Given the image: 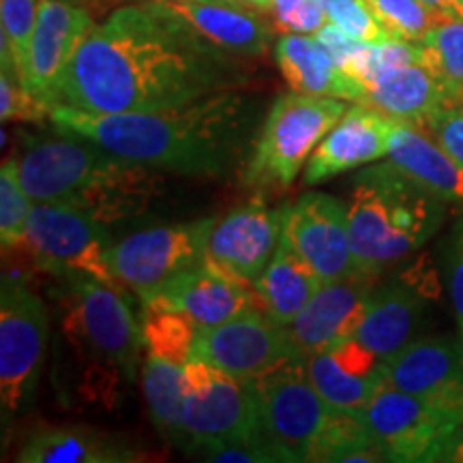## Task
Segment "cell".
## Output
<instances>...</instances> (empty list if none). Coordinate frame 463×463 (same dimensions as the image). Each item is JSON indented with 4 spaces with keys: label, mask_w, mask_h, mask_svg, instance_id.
Listing matches in <instances>:
<instances>
[{
    "label": "cell",
    "mask_w": 463,
    "mask_h": 463,
    "mask_svg": "<svg viewBox=\"0 0 463 463\" xmlns=\"http://www.w3.org/2000/svg\"><path fill=\"white\" fill-rule=\"evenodd\" d=\"M241 82L232 56L208 48L157 0H148L118 7L89 28L62 73L58 103L90 114L155 112Z\"/></svg>",
    "instance_id": "obj_1"
},
{
    "label": "cell",
    "mask_w": 463,
    "mask_h": 463,
    "mask_svg": "<svg viewBox=\"0 0 463 463\" xmlns=\"http://www.w3.org/2000/svg\"><path fill=\"white\" fill-rule=\"evenodd\" d=\"M50 120L61 136L84 137L150 170L223 176L245 159L253 114L245 97L225 90L155 112L90 114L58 103Z\"/></svg>",
    "instance_id": "obj_2"
},
{
    "label": "cell",
    "mask_w": 463,
    "mask_h": 463,
    "mask_svg": "<svg viewBox=\"0 0 463 463\" xmlns=\"http://www.w3.org/2000/svg\"><path fill=\"white\" fill-rule=\"evenodd\" d=\"M17 161L22 187L34 202L73 206L106 228L140 215L157 195L150 167L84 137L33 142Z\"/></svg>",
    "instance_id": "obj_3"
},
{
    "label": "cell",
    "mask_w": 463,
    "mask_h": 463,
    "mask_svg": "<svg viewBox=\"0 0 463 463\" xmlns=\"http://www.w3.org/2000/svg\"><path fill=\"white\" fill-rule=\"evenodd\" d=\"M442 202L392 161L369 164L354 178L347 204L352 249L358 270L382 275L420 249L439 230Z\"/></svg>",
    "instance_id": "obj_4"
},
{
    "label": "cell",
    "mask_w": 463,
    "mask_h": 463,
    "mask_svg": "<svg viewBox=\"0 0 463 463\" xmlns=\"http://www.w3.org/2000/svg\"><path fill=\"white\" fill-rule=\"evenodd\" d=\"M345 109L344 99L335 97L281 95L253 140L242 183L256 191L289 187Z\"/></svg>",
    "instance_id": "obj_5"
},
{
    "label": "cell",
    "mask_w": 463,
    "mask_h": 463,
    "mask_svg": "<svg viewBox=\"0 0 463 463\" xmlns=\"http://www.w3.org/2000/svg\"><path fill=\"white\" fill-rule=\"evenodd\" d=\"M65 281L62 328L75 352L109 378L125 375L131 382L144 350L142 322L133 316L120 286L92 277H69Z\"/></svg>",
    "instance_id": "obj_6"
},
{
    "label": "cell",
    "mask_w": 463,
    "mask_h": 463,
    "mask_svg": "<svg viewBox=\"0 0 463 463\" xmlns=\"http://www.w3.org/2000/svg\"><path fill=\"white\" fill-rule=\"evenodd\" d=\"M48 311L22 279L3 275L0 286V402L3 430L31 410L48 345Z\"/></svg>",
    "instance_id": "obj_7"
},
{
    "label": "cell",
    "mask_w": 463,
    "mask_h": 463,
    "mask_svg": "<svg viewBox=\"0 0 463 463\" xmlns=\"http://www.w3.org/2000/svg\"><path fill=\"white\" fill-rule=\"evenodd\" d=\"M183 425L187 453L215 439L264 442L253 382L234 378L200 356L184 364Z\"/></svg>",
    "instance_id": "obj_8"
},
{
    "label": "cell",
    "mask_w": 463,
    "mask_h": 463,
    "mask_svg": "<svg viewBox=\"0 0 463 463\" xmlns=\"http://www.w3.org/2000/svg\"><path fill=\"white\" fill-rule=\"evenodd\" d=\"M258 391L260 430L277 461L307 463L328 414L305 363L286 361L251 380Z\"/></svg>",
    "instance_id": "obj_9"
},
{
    "label": "cell",
    "mask_w": 463,
    "mask_h": 463,
    "mask_svg": "<svg viewBox=\"0 0 463 463\" xmlns=\"http://www.w3.org/2000/svg\"><path fill=\"white\" fill-rule=\"evenodd\" d=\"M26 247L43 270L56 277H92L120 286L109 266L106 225L73 206L34 202Z\"/></svg>",
    "instance_id": "obj_10"
},
{
    "label": "cell",
    "mask_w": 463,
    "mask_h": 463,
    "mask_svg": "<svg viewBox=\"0 0 463 463\" xmlns=\"http://www.w3.org/2000/svg\"><path fill=\"white\" fill-rule=\"evenodd\" d=\"M215 219L155 225L123 236L109 247L116 281L137 297L153 292L183 270L206 260V245Z\"/></svg>",
    "instance_id": "obj_11"
},
{
    "label": "cell",
    "mask_w": 463,
    "mask_h": 463,
    "mask_svg": "<svg viewBox=\"0 0 463 463\" xmlns=\"http://www.w3.org/2000/svg\"><path fill=\"white\" fill-rule=\"evenodd\" d=\"M373 444L386 461H439L459 422L422 399L382 382L364 410Z\"/></svg>",
    "instance_id": "obj_12"
},
{
    "label": "cell",
    "mask_w": 463,
    "mask_h": 463,
    "mask_svg": "<svg viewBox=\"0 0 463 463\" xmlns=\"http://www.w3.org/2000/svg\"><path fill=\"white\" fill-rule=\"evenodd\" d=\"M382 382L463 422V345L459 337H416L380 361Z\"/></svg>",
    "instance_id": "obj_13"
},
{
    "label": "cell",
    "mask_w": 463,
    "mask_h": 463,
    "mask_svg": "<svg viewBox=\"0 0 463 463\" xmlns=\"http://www.w3.org/2000/svg\"><path fill=\"white\" fill-rule=\"evenodd\" d=\"M378 275L354 273L322 281L297 320L283 326L289 358L305 363L307 358L352 339L361 326Z\"/></svg>",
    "instance_id": "obj_14"
},
{
    "label": "cell",
    "mask_w": 463,
    "mask_h": 463,
    "mask_svg": "<svg viewBox=\"0 0 463 463\" xmlns=\"http://www.w3.org/2000/svg\"><path fill=\"white\" fill-rule=\"evenodd\" d=\"M286 213L288 204L270 208L262 200H253L215 219L206 262L253 288L279 247Z\"/></svg>",
    "instance_id": "obj_15"
},
{
    "label": "cell",
    "mask_w": 463,
    "mask_h": 463,
    "mask_svg": "<svg viewBox=\"0 0 463 463\" xmlns=\"http://www.w3.org/2000/svg\"><path fill=\"white\" fill-rule=\"evenodd\" d=\"M194 356L239 380H256L289 358L286 333L260 307L217 326H198Z\"/></svg>",
    "instance_id": "obj_16"
},
{
    "label": "cell",
    "mask_w": 463,
    "mask_h": 463,
    "mask_svg": "<svg viewBox=\"0 0 463 463\" xmlns=\"http://www.w3.org/2000/svg\"><path fill=\"white\" fill-rule=\"evenodd\" d=\"M283 239L322 281L358 270L347 204L333 195L307 194L297 204H288Z\"/></svg>",
    "instance_id": "obj_17"
},
{
    "label": "cell",
    "mask_w": 463,
    "mask_h": 463,
    "mask_svg": "<svg viewBox=\"0 0 463 463\" xmlns=\"http://www.w3.org/2000/svg\"><path fill=\"white\" fill-rule=\"evenodd\" d=\"M140 298L142 307L176 311L198 326H217L260 307L256 289L222 273L206 260Z\"/></svg>",
    "instance_id": "obj_18"
},
{
    "label": "cell",
    "mask_w": 463,
    "mask_h": 463,
    "mask_svg": "<svg viewBox=\"0 0 463 463\" xmlns=\"http://www.w3.org/2000/svg\"><path fill=\"white\" fill-rule=\"evenodd\" d=\"M95 24L90 9L65 0H42L28 50L26 89L50 109L58 103L62 73L89 28Z\"/></svg>",
    "instance_id": "obj_19"
},
{
    "label": "cell",
    "mask_w": 463,
    "mask_h": 463,
    "mask_svg": "<svg viewBox=\"0 0 463 463\" xmlns=\"http://www.w3.org/2000/svg\"><path fill=\"white\" fill-rule=\"evenodd\" d=\"M392 127L395 118H389L364 103L347 106L337 125L326 133L307 161L305 184L311 187L337 174L389 157Z\"/></svg>",
    "instance_id": "obj_20"
},
{
    "label": "cell",
    "mask_w": 463,
    "mask_h": 463,
    "mask_svg": "<svg viewBox=\"0 0 463 463\" xmlns=\"http://www.w3.org/2000/svg\"><path fill=\"white\" fill-rule=\"evenodd\" d=\"M305 369L328 408L358 416H364V410L382 384L380 358L356 337L309 356Z\"/></svg>",
    "instance_id": "obj_21"
},
{
    "label": "cell",
    "mask_w": 463,
    "mask_h": 463,
    "mask_svg": "<svg viewBox=\"0 0 463 463\" xmlns=\"http://www.w3.org/2000/svg\"><path fill=\"white\" fill-rule=\"evenodd\" d=\"M167 14L183 22L202 43L232 58L264 54L270 31L251 11L230 0H157Z\"/></svg>",
    "instance_id": "obj_22"
},
{
    "label": "cell",
    "mask_w": 463,
    "mask_h": 463,
    "mask_svg": "<svg viewBox=\"0 0 463 463\" xmlns=\"http://www.w3.org/2000/svg\"><path fill=\"white\" fill-rule=\"evenodd\" d=\"M427 303L425 289L408 279L375 286L354 337L380 361L395 354L420 337Z\"/></svg>",
    "instance_id": "obj_23"
},
{
    "label": "cell",
    "mask_w": 463,
    "mask_h": 463,
    "mask_svg": "<svg viewBox=\"0 0 463 463\" xmlns=\"http://www.w3.org/2000/svg\"><path fill=\"white\" fill-rule=\"evenodd\" d=\"M389 161L436 198L463 206V165L427 129L395 120Z\"/></svg>",
    "instance_id": "obj_24"
},
{
    "label": "cell",
    "mask_w": 463,
    "mask_h": 463,
    "mask_svg": "<svg viewBox=\"0 0 463 463\" xmlns=\"http://www.w3.org/2000/svg\"><path fill=\"white\" fill-rule=\"evenodd\" d=\"M275 61L294 92L354 103L364 99L367 89L341 71L314 34H283L275 45Z\"/></svg>",
    "instance_id": "obj_25"
},
{
    "label": "cell",
    "mask_w": 463,
    "mask_h": 463,
    "mask_svg": "<svg viewBox=\"0 0 463 463\" xmlns=\"http://www.w3.org/2000/svg\"><path fill=\"white\" fill-rule=\"evenodd\" d=\"M363 103L389 118L422 127L436 109L447 106V92L422 58L412 65L378 75L367 86Z\"/></svg>",
    "instance_id": "obj_26"
},
{
    "label": "cell",
    "mask_w": 463,
    "mask_h": 463,
    "mask_svg": "<svg viewBox=\"0 0 463 463\" xmlns=\"http://www.w3.org/2000/svg\"><path fill=\"white\" fill-rule=\"evenodd\" d=\"M136 450L112 433L84 425L39 427L28 433L15 461L22 463H129Z\"/></svg>",
    "instance_id": "obj_27"
},
{
    "label": "cell",
    "mask_w": 463,
    "mask_h": 463,
    "mask_svg": "<svg viewBox=\"0 0 463 463\" xmlns=\"http://www.w3.org/2000/svg\"><path fill=\"white\" fill-rule=\"evenodd\" d=\"M320 286L322 279L314 273V269L281 236L273 260L253 289L264 314L279 326H288L297 320Z\"/></svg>",
    "instance_id": "obj_28"
},
{
    "label": "cell",
    "mask_w": 463,
    "mask_h": 463,
    "mask_svg": "<svg viewBox=\"0 0 463 463\" xmlns=\"http://www.w3.org/2000/svg\"><path fill=\"white\" fill-rule=\"evenodd\" d=\"M142 392L150 419L161 436L184 449V367L155 354H146L142 364Z\"/></svg>",
    "instance_id": "obj_29"
},
{
    "label": "cell",
    "mask_w": 463,
    "mask_h": 463,
    "mask_svg": "<svg viewBox=\"0 0 463 463\" xmlns=\"http://www.w3.org/2000/svg\"><path fill=\"white\" fill-rule=\"evenodd\" d=\"M309 461H386L373 444L364 416L328 408Z\"/></svg>",
    "instance_id": "obj_30"
},
{
    "label": "cell",
    "mask_w": 463,
    "mask_h": 463,
    "mask_svg": "<svg viewBox=\"0 0 463 463\" xmlns=\"http://www.w3.org/2000/svg\"><path fill=\"white\" fill-rule=\"evenodd\" d=\"M425 61L433 69L447 92V106L463 103V20L447 17L427 34Z\"/></svg>",
    "instance_id": "obj_31"
},
{
    "label": "cell",
    "mask_w": 463,
    "mask_h": 463,
    "mask_svg": "<svg viewBox=\"0 0 463 463\" xmlns=\"http://www.w3.org/2000/svg\"><path fill=\"white\" fill-rule=\"evenodd\" d=\"M195 333H198V324L191 322L189 317L176 311L144 307L142 341L146 354H155L184 367L194 356Z\"/></svg>",
    "instance_id": "obj_32"
},
{
    "label": "cell",
    "mask_w": 463,
    "mask_h": 463,
    "mask_svg": "<svg viewBox=\"0 0 463 463\" xmlns=\"http://www.w3.org/2000/svg\"><path fill=\"white\" fill-rule=\"evenodd\" d=\"M34 200L26 194L20 181V161L5 159L0 167V241L3 249L26 245L28 222Z\"/></svg>",
    "instance_id": "obj_33"
},
{
    "label": "cell",
    "mask_w": 463,
    "mask_h": 463,
    "mask_svg": "<svg viewBox=\"0 0 463 463\" xmlns=\"http://www.w3.org/2000/svg\"><path fill=\"white\" fill-rule=\"evenodd\" d=\"M373 15L391 37L422 43L449 15L438 14L420 0H367Z\"/></svg>",
    "instance_id": "obj_34"
},
{
    "label": "cell",
    "mask_w": 463,
    "mask_h": 463,
    "mask_svg": "<svg viewBox=\"0 0 463 463\" xmlns=\"http://www.w3.org/2000/svg\"><path fill=\"white\" fill-rule=\"evenodd\" d=\"M42 0H0V37L7 39L17 78L26 86L28 50Z\"/></svg>",
    "instance_id": "obj_35"
},
{
    "label": "cell",
    "mask_w": 463,
    "mask_h": 463,
    "mask_svg": "<svg viewBox=\"0 0 463 463\" xmlns=\"http://www.w3.org/2000/svg\"><path fill=\"white\" fill-rule=\"evenodd\" d=\"M328 22L339 26L352 39L364 43H382L391 39L378 17L373 15L367 0H322Z\"/></svg>",
    "instance_id": "obj_36"
},
{
    "label": "cell",
    "mask_w": 463,
    "mask_h": 463,
    "mask_svg": "<svg viewBox=\"0 0 463 463\" xmlns=\"http://www.w3.org/2000/svg\"><path fill=\"white\" fill-rule=\"evenodd\" d=\"M52 109L28 90L17 75L7 71L0 73V118L3 123L9 120H26V123H39L50 118Z\"/></svg>",
    "instance_id": "obj_37"
},
{
    "label": "cell",
    "mask_w": 463,
    "mask_h": 463,
    "mask_svg": "<svg viewBox=\"0 0 463 463\" xmlns=\"http://www.w3.org/2000/svg\"><path fill=\"white\" fill-rule=\"evenodd\" d=\"M269 11L283 34H316L328 24L322 0H273Z\"/></svg>",
    "instance_id": "obj_38"
},
{
    "label": "cell",
    "mask_w": 463,
    "mask_h": 463,
    "mask_svg": "<svg viewBox=\"0 0 463 463\" xmlns=\"http://www.w3.org/2000/svg\"><path fill=\"white\" fill-rule=\"evenodd\" d=\"M191 453L217 463H279L262 439H215L200 444Z\"/></svg>",
    "instance_id": "obj_39"
},
{
    "label": "cell",
    "mask_w": 463,
    "mask_h": 463,
    "mask_svg": "<svg viewBox=\"0 0 463 463\" xmlns=\"http://www.w3.org/2000/svg\"><path fill=\"white\" fill-rule=\"evenodd\" d=\"M447 286L457 322V337L463 345V215L457 219L447 242Z\"/></svg>",
    "instance_id": "obj_40"
},
{
    "label": "cell",
    "mask_w": 463,
    "mask_h": 463,
    "mask_svg": "<svg viewBox=\"0 0 463 463\" xmlns=\"http://www.w3.org/2000/svg\"><path fill=\"white\" fill-rule=\"evenodd\" d=\"M436 140L463 165V109L461 106H444L433 112L422 125Z\"/></svg>",
    "instance_id": "obj_41"
},
{
    "label": "cell",
    "mask_w": 463,
    "mask_h": 463,
    "mask_svg": "<svg viewBox=\"0 0 463 463\" xmlns=\"http://www.w3.org/2000/svg\"><path fill=\"white\" fill-rule=\"evenodd\" d=\"M439 461L444 463H463V422L457 427L453 436H450L447 449H444Z\"/></svg>",
    "instance_id": "obj_42"
},
{
    "label": "cell",
    "mask_w": 463,
    "mask_h": 463,
    "mask_svg": "<svg viewBox=\"0 0 463 463\" xmlns=\"http://www.w3.org/2000/svg\"><path fill=\"white\" fill-rule=\"evenodd\" d=\"M427 7H431L438 14H444L449 17H461L463 20V5L459 0H420Z\"/></svg>",
    "instance_id": "obj_43"
},
{
    "label": "cell",
    "mask_w": 463,
    "mask_h": 463,
    "mask_svg": "<svg viewBox=\"0 0 463 463\" xmlns=\"http://www.w3.org/2000/svg\"><path fill=\"white\" fill-rule=\"evenodd\" d=\"M245 3L253 5V7H258V9H269L273 0H245Z\"/></svg>",
    "instance_id": "obj_44"
},
{
    "label": "cell",
    "mask_w": 463,
    "mask_h": 463,
    "mask_svg": "<svg viewBox=\"0 0 463 463\" xmlns=\"http://www.w3.org/2000/svg\"><path fill=\"white\" fill-rule=\"evenodd\" d=\"M65 3H73V5H80V7H86V9H90V0H65Z\"/></svg>",
    "instance_id": "obj_45"
},
{
    "label": "cell",
    "mask_w": 463,
    "mask_h": 463,
    "mask_svg": "<svg viewBox=\"0 0 463 463\" xmlns=\"http://www.w3.org/2000/svg\"><path fill=\"white\" fill-rule=\"evenodd\" d=\"M92 5H101V3H108V0H90Z\"/></svg>",
    "instance_id": "obj_46"
},
{
    "label": "cell",
    "mask_w": 463,
    "mask_h": 463,
    "mask_svg": "<svg viewBox=\"0 0 463 463\" xmlns=\"http://www.w3.org/2000/svg\"><path fill=\"white\" fill-rule=\"evenodd\" d=\"M459 3H461V5H463V0H459Z\"/></svg>",
    "instance_id": "obj_47"
}]
</instances>
